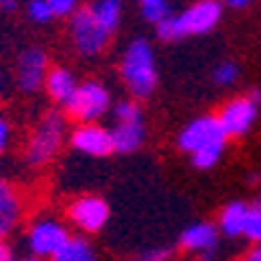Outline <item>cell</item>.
Segmentation results:
<instances>
[{
	"label": "cell",
	"mask_w": 261,
	"mask_h": 261,
	"mask_svg": "<svg viewBox=\"0 0 261 261\" xmlns=\"http://www.w3.org/2000/svg\"><path fill=\"white\" fill-rule=\"evenodd\" d=\"M93 13L109 34H114L122 23V0H98L93 3Z\"/></svg>",
	"instance_id": "ac0fdd59"
},
{
	"label": "cell",
	"mask_w": 261,
	"mask_h": 261,
	"mask_svg": "<svg viewBox=\"0 0 261 261\" xmlns=\"http://www.w3.org/2000/svg\"><path fill=\"white\" fill-rule=\"evenodd\" d=\"M222 153H225V142H215V145H204L199 150H194L192 161H194L197 168H212V166L220 163Z\"/></svg>",
	"instance_id": "d6986e66"
},
{
	"label": "cell",
	"mask_w": 261,
	"mask_h": 261,
	"mask_svg": "<svg viewBox=\"0 0 261 261\" xmlns=\"http://www.w3.org/2000/svg\"><path fill=\"white\" fill-rule=\"evenodd\" d=\"M122 78L137 98H147L158 86V67H155V52L147 39H135L122 60Z\"/></svg>",
	"instance_id": "7a4b0ae2"
},
{
	"label": "cell",
	"mask_w": 261,
	"mask_h": 261,
	"mask_svg": "<svg viewBox=\"0 0 261 261\" xmlns=\"http://www.w3.org/2000/svg\"><path fill=\"white\" fill-rule=\"evenodd\" d=\"M0 261H13V253H11V248L3 238H0Z\"/></svg>",
	"instance_id": "83f0119b"
},
{
	"label": "cell",
	"mask_w": 261,
	"mask_h": 261,
	"mask_svg": "<svg viewBox=\"0 0 261 261\" xmlns=\"http://www.w3.org/2000/svg\"><path fill=\"white\" fill-rule=\"evenodd\" d=\"M171 248H166V246H161V248H150V251H142V256H140V261H168L171 258Z\"/></svg>",
	"instance_id": "484cf974"
},
{
	"label": "cell",
	"mask_w": 261,
	"mask_h": 261,
	"mask_svg": "<svg viewBox=\"0 0 261 261\" xmlns=\"http://www.w3.org/2000/svg\"><path fill=\"white\" fill-rule=\"evenodd\" d=\"M67 122L62 111H47V114L36 122L34 132L26 140V163L29 166H47L65 142Z\"/></svg>",
	"instance_id": "3957f363"
},
{
	"label": "cell",
	"mask_w": 261,
	"mask_h": 261,
	"mask_svg": "<svg viewBox=\"0 0 261 261\" xmlns=\"http://www.w3.org/2000/svg\"><path fill=\"white\" fill-rule=\"evenodd\" d=\"M228 135L222 129L220 119L207 114V117H199L194 122H189L181 132H178V147L186 153H194L204 145H215V142H225Z\"/></svg>",
	"instance_id": "9c48e42d"
},
{
	"label": "cell",
	"mask_w": 261,
	"mask_h": 261,
	"mask_svg": "<svg viewBox=\"0 0 261 261\" xmlns=\"http://www.w3.org/2000/svg\"><path fill=\"white\" fill-rule=\"evenodd\" d=\"M75 88H78V81H75V75H72L67 67L57 65V67H49V70H47L44 91H47V96H49L55 103H65L72 93H75Z\"/></svg>",
	"instance_id": "5bb4252c"
},
{
	"label": "cell",
	"mask_w": 261,
	"mask_h": 261,
	"mask_svg": "<svg viewBox=\"0 0 261 261\" xmlns=\"http://www.w3.org/2000/svg\"><path fill=\"white\" fill-rule=\"evenodd\" d=\"M75 3H78V0H75Z\"/></svg>",
	"instance_id": "d590c367"
},
{
	"label": "cell",
	"mask_w": 261,
	"mask_h": 261,
	"mask_svg": "<svg viewBox=\"0 0 261 261\" xmlns=\"http://www.w3.org/2000/svg\"><path fill=\"white\" fill-rule=\"evenodd\" d=\"M109 39H111V34L98 23L93 6H83L70 13V42L78 55L96 57L106 49Z\"/></svg>",
	"instance_id": "277c9868"
},
{
	"label": "cell",
	"mask_w": 261,
	"mask_h": 261,
	"mask_svg": "<svg viewBox=\"0 0 261 261\" xmlns=\"http://www.w3.org/2000/svg\"><path fill=\"white\" fill-rule=\"evenodd\" d=\"M246 215H248V204H243V202H230L225 210L220 212V230L225 233L228 238L243 236Z\"/></svg>",
	"instance_id": "e0dca14e"
},
{
	"label": "cell",
	"mask_w": 261,
	"mask_h": 261,
	"mask_svg": "<svg viewBox=\"0 0 261 261\" xmlns=\"http://www.w3.org/2000/svg\"><path fill=\"white\" fill-rule=\"evenodd\" d=\"M212 78H215L217 86H233L236 78H238V65L236 62H220L215 67V75Z\"/></svg>",
	"instance_id": "603a6c76"
},
{
	"label": "cell",
	"mask_w": 261,
	"mask_h": 261,
	"mask_svg": "<svg viewBox=\"0 0 261 261\" xmlns=\"http://www.w3.org/2000/svg\"><path fill=\"white\" fill-rule=\"evenodd\" d=\"M258 101H261V91H251V96H238L220 109L217 119L228 137H243L253 127L258 114Z\"/></svg>",
	"instance_id": "8992f818"
},
{
	"label": "cell",
	"mask_w": 261,
	"mask_h": 261,
	"mask_svg": "<svg viewBox=\"0 0 261 261\" xmlns=\"http://www.w3.org/2000/svg\"><path fill=\"white\" fill-rule=\"evenodd\" d=\"M49 6L55 11V16H70L72 11H75V0H49Z\"/></svg>",
	"instance_id": "4316f807"
},
{
	"label": "cell",
	"mask_w": 261,
	"mask_h": 261,
	"mask_svg": "<svg viewBox=\"0 0 261 261\" xmlns=\"http://www.w3.org/2000/svg\"><path fill=\"white\" fill-rule=\"evenodd\" d=\"M166 16H171L168 0H158V3H147V6H142V18H145V21H150V23H158V21H163Z\"/></svg>",
	"instance_id": "7402d4cb"
},
{
	"label": "cell",
	"mask_w": 261,
	"mask_h": 261,
	"mask_svg": "<svg viewBox=\"0 0 261 261\" xmlns=\"http://www.w3.org/2000/svg\"><path fill=\"white\" fill-rule=\"evenodd\" d=\"M47 70H49V60L47 52L42 47H29L21 52L18 65H16V83L23 93H34L39 86H44L47 78Z\"/></svg>",
	"instance_id": "30bf717a"
},
{
	"label": "cell",
	"mask_w": 261,
	"mask_h": 261,
	"mask_svg": "<svg viewBox=\"0 0 261 261\" xmlns=\"http://www.w3.org/2000/svg\"><path fill=\"white\" fill-rule=\"evenodd\" d=\"M111 140H114L117 153H135L145 140V127L142 119H129V122H117L111 129Z\"/></svg>",
	"instance_id": "9a60e30c"
},
{
	"label": "cell",
	"mask_w": 261,
	"mask_h": 261,
	"mask_svg": "<svg viewBox=\"0 0 261 261\" xmlns=\"http://www.w3.org/2000/svg\"><path fill=\"white\" fill-rule=\"evenodd\" d=\"M67 228L57 220H39L29 228L26 243L31 248V253L36 256H52L65 241H67Z\"/></svg>",
	"instance_id": "8fae6325"
},
{
	"label": "cell",
	"mask_w": 261,
	"mask_h": 261,
	"mask_svg": "<svg viewBox=\"0 0 261 261\" xmlns=\"http://www.w3.org/2000/svg\"><path fill=\"white\" fill-rule=\"evenodd\" d=\"M217 228L212 222H197V225H189L184 233H181V246L192 253H199L204 258H210L217 248Z\"/></svg>",
	"instance_id": "4fadbf2b"
},
{
	"label": "cell",
	"mask_w": 261,
	"mask_h": 261,
	"mask_svg": "<svg viewBox=\"0 0 261 261\" xmlns=\"http://www.w3.org/2000/svg\"><path fill=\"white\" fill-rule=\"evenodd\" d=\"M222 18V6L217 0H197L178 16H166L163 21L155 23L158 36L163 42H178L184 36H199L212 31Z\"/></svg>",
	"instance_id": "6da1fadb"
},
{
	"label": "cell",
	"mask_w": 261,
	"mask_h": 261,
	"mask_svg": "<svg viewBox=\"0 0 261 261\" xmlns=\"http://www.w3.org/2000/svg\"><path fill=\"white\" fill-rule=\"evenodd\" d=\"M23 194L21 189L0 176V238H8L16 228H18V222L23 220Z\"/></svg>",
	"instance_id": "7c38bea8"
},
{
	"label": "cell",
	"mask_w": 261,
	"mask_h": 261,
	"mask_svg": "<svg viewBox=\"0 0 261 261\" xmlns=\"http://www.w3.org/2000/svg\"><path fill=\"white\" fill-rule=\"evenodd\" d=\"M18 8V0H0V11L3 13H13Z\"/></svg>",
	"instance_id": "f1b7e54d"
},
{
	"label": "cell",
	"mask_w": 261,
	"mask_h": 261,
	"mask_svg": "<svg viewBox=\"0 0 261 261\" xmlns=\"http://www.w3.org/2000/svg\"><path fill=\"white\" fill-rule=\"evenodd\" d=\"M3 86H6V78H3V72H0V91H3Z\"/></svg>",
	"instance_id": "d6a6232c"
},
{
	"label": "cell",
	"mask_w": 261,
	"mask_h": 261,
	"mask_svg": "<svg viewBox=\"0 0 261 261\" xmlns=\"http://www.w3.org/2000/svg\"><path fill=\"white\" fill-rule=\"evenodd\" d=\"M49 258L52 261H98L93 246L86 238H75V236H67V241Z\"/></svg>",
	"instance_id": "2e32d148"
},
{
	"label": "cell",
	"mask_w": 261,
	"mask_h": 261,
	"mask_svg": "<svg viewBox=\"0 0 261 261\" xmlns=\"http://www.w3.org/2000/svg\"><path fill=\"white\" fill-rule=\"evenodd\" d=\"M65 117L78 119V122H96L98 117H103L109 106H111V93L103 83L98 81H86L78 83L75 93H72L65 103Z\"/></svg>",
	"instance_id": "5b68a950"
},
{
	"label": "cell",
	"mask_w": 261,
	"mask_h": 261,
	"mask_svg": "<svg viewBox=\"0 0 261 261\" xmlns=\"http://www.w3.org/2000/svg\"><path fill=\"white\" fill-rule=\"evenodd\" d=\"M111 210L106 204V199L96 197V194H86V197H78L67 207V217L75 228H81L83 233H98L106 220H109Z\"/></svg>",
	"instance_id": "ba28073f"
},
{
	"label": "cell",
	"mask_w": 261,
	"mask_h": 261,
	"mask_svg": "<svg viewBox=\"0 0 261 261\" xmlns=\"http://www.w3.org/2000/svg\"><path fill=\"white\" fill-rule=\"evenodd\" d=\"M246 261H261V243H256V246L246 253Z\"/></svg>",
	"instance_id": "f546056e"
},
{
	"label": "cell",
	"mask_w": 261,
	"mask_h": 261,
	"mask_svg": "<svg viewBox=\"0 0 261 261\" xmlns=\"http://www.w3.org/2000/svg\"><path fill=\"white\" fill-rule=\"evenodd\" d=\"M243 236L253 243H261V207L253 204L248 207V215H246V225H243Z\"/></svg>",
	"instance_id": "ffe728a7"
},
{
	"label": "cell",
	"mask_w": 261,
	"mask_h": 261,
	"mask_svg": "<svg viewBox=\"0 0 261 261\" xmlns=\"http://www.w3.org/2000/svg\"><path fill=\"white\" fill-rule=\"evenodd\" d=\"M225 3L230 8H246V6H251V0H225Z\"/></svg>",
	"instance_id": "4dcf8cb0"
},
{
	"label": "cell",
	"mask_w": 261,
	"mask_h": 261,
	"mask_svg": "<svg viewBox=\"0 0 261 261\" xmlns=\"http://www.w3.org/2000/svg\"><path fill=\"white\" fill-rule=\"evenodd\" d=\"M147 3H158V0H140V6H147Z\"/></svg>",
	"instance_id": "836d02e7"
},
{
	"label": "cell",
	"mask_w": 261,
	"mask_h": 261,
	"mask_svg": "<svg viewBox=\"0 0 261 261\" xmlns=\"http://www.w3.org/2000/svg\"><path fill=\"white\" fill-rule=\"evenodd\" d=\"M11 137H13V127H11V122H8L6 114H0V155L8 150Z\"/></svg>",
	"instance_id": "d4e9b609"
},
{
	"label": "cell",
	"mask_w": 261,
	"mask_h": 261,
	"mask_svg": "<svg viewBox=\"0 0 261 261\" xmlns=\"http://www.w3.org/2000/svg\"><path fill=\"white\" fill-rule=\"evenodd\" d=\"M256 204H258V207H261V199H258V202H256Z\"/></svg>",
	"instance_id": "e575fe53"
},
{
	"label": "cell",
	"mask_w": 261,
	"mask_h": 261,
	"mask_svg": "<svg viewBox=\"0 0 261 261\" xmlns=\"http://www.w3.org/2000/svg\"><path fill=\"white\" fill-rule=\"evenodd\" d=\"M117 122H129V119H142V111L137 106V101H119L114 109Z\"/></svg>",
	"instance_id": "cb8c5ba5"
},
{
	"label": "cell",
	"mask_w": 261,
	"mask_h": 261,
	"mask_svg": "<svg viewBox=\"0 0 261 261\" xmlns=\"http://www.w3.org/2000/svg\"><path fill=\"white\" fill-rule=\"evenodd\" d=\"M26 13L34 23H49L55 18V11L49 6V0H31V3L26 6Z\"/></svg>",
	"instance_id": "44dd1931"
},
{
	"label": "cell",
	"mask_w": 261,
	"mask_h": 261,
	"mask_svg": "<svg viewBox=\"0 0 261 261\" xmlns=\"http://www.w3.org/2000/svg\"><path fill=\"white\" fill-rule=\"evenodd\" d=\"M70 147L91 158H106L114 153V140H111V129L96 122H81L70 132Z\"/></svg>",
	"instance_id": "52a82bcc"
},
{
	"label": "cell",
	"mask_w": 261,
	"mask_h": 261,
	"mask_svg": "<svg viewBox=\"0 0 261 261\" xmlns=\"http://www.w3.org/2000/svg\"><path fill=\"white\" fill-rule=\"evenodd\" d=\"M13 261H42V256L34 253V256H26V258H13Z\"/></svg>",
	"instance_id": "1f68e13d"
}]
</instances>
